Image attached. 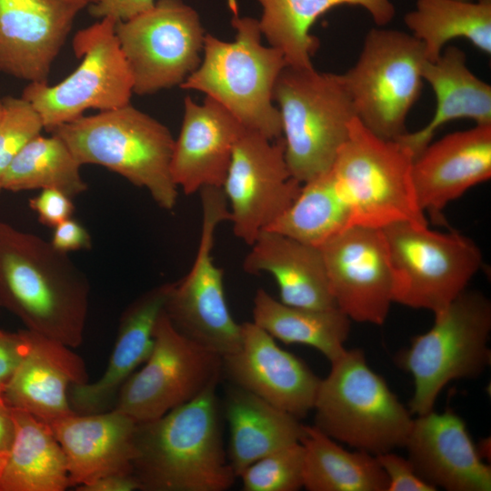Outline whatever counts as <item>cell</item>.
I'll list each match as a JSON object with an SVG mask.
<instances>
[{"label": "cell", "instance_id": "cell-1", "mask_svg": "<svg viewBox=\"0 0 491 491\" xmlns=\"http://www.w3.org/2000/svg\"><path fill=\"white\" fill-rule=\"evenodd\" d=\"M89 284L67 254L0 221V306L25 325L72 348L83 343Z\"/></svg>", "mask_w": 491, "mask_h": 491}, {"label": "cell", "instance_id": "cell-2", "mask_svg": "<svg viewBox=\"0 0 491 491\" xmlns=\"http://www.w3.org/2000/svg\"><path fill=\"white\" fill-rule=\"evenodd\" d=\"M218 383L164 416L137 423L133 474L143 491H225L236 476L224 448Z\"/></svg>", "mask_w": 491, "mask_h": 491}, {"label": "cell", "instance_id": "cell-3", "mask_svg": "<svg viewBox=\"0 0 491 491\" xmlns=\"http://www.w3.org/2000/svg\"><path fill=\"white\" fill-rule=\"evenodd\" d=\"M231 23L235 40L226 42L205 34L201 63L179 86L205 93L246 129L279 139L282 122L273 91L286 65L284 55L263 45L257 19L234 12Z\"/></svg>", "mask_w": 491, "mask_h": 491}, {"label": "cell", "instance_id": "cell-4", "mask_svg": "<svg viewBox=\"0 0 491 491\" xmlns=\"http://www.w3.org/2000/svg\"><path fill=\"white\" fill-rule=\"evenodd\" d=\"M50 133L66 144L81 165L104 166L145 188L161 208L175 207L178 187L170 170L175 139L151 115L128 104L82 115Z\"/></svg>", "mask_w": 491, "mask_h": 491}, {"label": "cell", "instance_id": "cell-5", "mask_svg": "<svg viewBox=\"0 0 491 491\" xmlns=\"http://www.w3.org/2000/svg\"><path fill=\"white\" fill-rule=\"evenodd\" d=\"M320 380L315 426L334 440L374 456L405 446L413 419L364 351L346 349Z\"/></svg>", "mask_w": 491, "mask_h": 491}, {"label": "cell", "instance_id": "cell-6", "mask_svg": "<svg viewBox=\"0 0 491 491\" xmlns=\"http://www.w3.org/2000/svg\"><path fill=\"white\" fill-rule=\"evenodd\" d=\"M273 99L292 176L304 184L330 170L356 117L342 75L286 65Z\"/></svg>", "mask_w": 491, "mask_h": 491}, {"label": "cell", "instance_id": "cell-7", "mask_svg": "<svg viewBox=\"0 0 491 491\" xmlns=\"http://www.w3.org/2000/svg\"><path fill=\"white\" fill-rule=\"evenodd\" d=\"M490 331L491 303L480 292L465 290L435 314L433 326L396 357L414 380L411 414L432 411L449 382L480 376L491 361Z\"/></svg>", "mask_w": 491, "mask_h": 491}, {"label": "cell", "instance_id": "cell-8", "mask_svg": "<svg viewBox=\"0 0 491 491\" xmlns=\"http://www.w3.org/2000/svg\"><path fill=\"white\" fill-rule=\"evenodd\" d=\"M412 153L383 139L355 117L331 170L351 209L352 225L383 228L396 222L428 225L412 183Z\"/></svg>", "mask_w": 491, "mask_h": 491}, {"label": "cell", "instance_id": "cell-9", "mask_svg": "<svg viewBox=\"0 0 491 491\" xmlns=\"http://www.w3.org/2000/svg\"><path fill=\"white\" fill-rule=\"evenodd\" d=\"M424 45L404 31L372 28L356 63L342 75L357 119L376 135L396 140L406 134L418 99L426 61Z\"/></svg>", "mask_w": 491, "mask_h": 491}, {"label": "cell", "instance_id": "cell-10", "mask_svg": "<svg viewBox=\"0 0 491 491\" xmlns=\"http://www.w3.org/2000/svg\"><path fill=\"white\" fill-rule=\"evenodd\" d=\"M393 273V302L434 314L463 293L482 265L470 238L428 225L396 222L381 228Z\"/></svg>", "mask_w": 491, "mask_h": 491}, {"label": "cell", "instance_id": "cell-11", "mask_svg": "<svg viewBox=\"0 0 491 491\" xmlns=\"http://www.w3.org/2000/svg\"><path fill=\"white\" fill-rule=\"evenodd\" d=\"M115 21L110 17L79 30L73 37V50L82 61L63 81L50 85L28 83L22 92L51 132L88 109L99 112L130 104L132 75L117 41Z\"/></svg>", "mask_w": 491, "mask_h": 491}, {"label": "cell", "instance_id": "cell-12", "mask_svg": "<svg viewBox=\"0 0 491 491\" xmlns=\"http://www.w3.org/2000/svg\"><path fill=\"white\" fill-rule=\"evenodd\" d=\"M202 227L196 256L189 272L173 283L165 312L184 336L221 357L236 352L242 326L232 316L224 288V272L212 256L217 226L229 221L228 204L222 187L200 191Z\"/></svg>", "mask_w": 491, "mask_h": 491}, {"label": "cell", "instance_id": "cell-13", "mask_svg": "<svg viewBox=\"0 0 491 491\" xmlns=\"http://www.w3.org/2000/svg\"><path fill=\"white\" fill-rule=\"evenodd\" d=\"M115 33L138 95L180 85L201 63L205 33L196 11L182 0H156L116 22Z\"/></svg>", "mask_w": 491, "mask_h": 491}, {"label": "cell", "instance_id": "cell-14", "mask_svg": "<svg viewBox=\"0 0 491 491\" xmlns=\"http://www.w3.org/2000/svg\"><path fill=\"white\" fill-rule=\"evenodd\" d=\"M153 350L120 388L115 408L136 423L156 419L194 399L222 375V357L180 334L165 310Z\"/></svg>", "mask_w": 491, "mask_h": 491}, {"label": "cell", "instance_id": "cell-15", "mask_svg": "<svg viewBox=\"0 0 491 491\" xmlns=\"http://www.w3.org/2000/svg\"><path fill=\"white\" fill-rule=\"evenodd\" d=\"M301 186L288 169L283 137L270 140L246 129L222 185L235 235L251 246L288 209Z\"/></svg>", "mask_w": 491, "mask_h": 491}, {"label": "cell", "instance_id": "cell-16", "mask_svg": "<svg viewBox=\"0 0 491 491\" xmlns=\"http://www.w3.org/2000/svg\"><path fill=\"white\" fill-rule=\"evenodd\" d=\"M336 306L352 321L383 325L393 273L382 229L353 225L319 246Z\"/></svg>", "mask_w": 491, "mask_h": 491}, {"label": "cell", "instance_id": "cell-17", "mask_svg": "<svg viewBox=\"0 0 491 491\" xmlns=\"http://www.w3.org/2000/svg\"><path fill=\"white\" fill-rule=\"evenodd\" d=\"M83 0H0V73L46 83Z\"/></svg>", "mask_w": 491, "mask_h": 491}, {"label": "cell", "instance_id": "cell-18", "mask_svg": "<svg viewBox=\"0 0 491 491\" xmlns=\"http://www.w3.org/2000/svg\"><path fill=\"white\" fill-rule=\"evenodd\" d=\"M241 326V346L222 357V373L233 385L298 419L306 416L314 407L321 379L255 323Z\"/></svg>", "mask_w": 491, "mask_h": 491}, {"label": "cell", "instance_id": "cell-19", "mask_svg": "<svg viewBox=\"0 0 491 491\" xmlns=\"http://www.w3.org/2000/svg\"><path fill=\"white\" fill-rule=\"evenodd\" d=\"M405 446L417 475L436 489H491L490 467L483 462L464 420L451 410L417 416Z\"/></svg>", "mask_w": 491, "mask_h": 491}, {"label": "cell", "instance_id": "cell-20", "mask_svg": "<svg viewBox=\"0 0 491 491\" xmlns=\"http://www.w3.org/2000/svg\"><path fill=\"white\" fill-rule=\"evenodd\" d=\"M411 175L420 209L441 218L450 202L491 177V124L430 143L413 160Z\"/></svg>", "mask_w": 491, "mask_h": 491}, {"label": "cell", "instance_id": "cell-21", "mask_svg": "<svg viewBox=\"0 0 491 491\" xmlns=\"http://www.w3.org/2000/svg\"><path fill=\"white\" fill-rule=\"evenodd\" d=\"M246 128L223 105L206 96L197 104L184 101V117L175 139L170 170L185 195L205 186L222 187L234 147Z\"/></svg>", "mask_w": 491, "mask_h": 491}, {"label": "cell", "instance_id": "cell-22", "mask_svg": "<svg viewBox=\"0 0 491 491\" xmlns=\"http://www.w3.org/2000/svg\"><path fill=\"white\" fill-rule=\"evenodd\" d=\"M23 332L26 353L4 388L3 398L9 408L50 425L75 413L69 389L88 382L85 364L72 347L27 329Z\"/></svg>", "mask_w": 491, "mask_h": 491}, {"label": "cell", "instance_id": "cell-23", "mask_svg": "<svg viewBox=\"0 0 491 491\" xmlns=\"http://www.w3.org/2000/svg\"><path fill=\"white\" fill-rule=\"evenodd\" d=\"M137 423L114 408L74 413L50 424L66 459L71 486L108 475L133 474Z\"/></svg>", "mask_w": 491, "mask_h": 491}, {"label": "cell", "instance_id": "cell-24", "mask_svg": "<svg viewBox=\"0 0 491 491\" xmlns=\"http://www.w3.org/2000/svg\"><path fill=\"white\" fill-rule=\"evenodd\" d=\"M173 283L153 287L135 298L123 312L113 352L104 374L94 382L73 385L69 402L78 414L107 411L135 368L149 357L155 329Z\"/></svg>", "mask_w": 491, "mask_h": 491}, {"label": "cell", "instance_id": "cell-25", "mask_svg": "<svg viewBox=\"0 0 491 491\" xmlns=\"http://www.w3.org/2000/svg\"><path fill=\"white\" fill-rule=\"evenodd\" d=\"M250 246L243 269L251 275L270 274L282 303L310 309L336 307L318 246L272 230L262 231Z\"/></svg>", "mask_w": 491, "mask_h": 491}, {"label": "cell", "instance_id": "cell-26", "mask_svg": "<svg viewBox=\"0 0 491 491\" xmlns=\"http://www.w3.org/2000/svg\"><path fill=\"white\" fill-rule=\"evenodd\" d=\"M422 76L436 96L434 115L423 128L396 139L414 159L447 122L468 118L476 125L491 124V86L470 71L463 50L456 46L443 49L436 60L425 62Z\"/></svg>", "mask_w": 491, "mask_h": 491}, {"label": "cell", "instance_id": "cell-27", "mask_svg": "<svg viewBox=\"0 0 491 491\" xmlns=\"http://www.w3.org/2000/svg\"><path fill=\"white\" fill-rule=\"evenodd\" d=\"M227 457L236 476L261 457L301 442L305 425L291 414L235 385L226 391Z\"/></svg>", "mask_w": 491, "mask_h": 491}, {"label": "cell", "instance_id": "cell-28", "mask_svg": "<svg viewBox=\"0 0 491 491\" xmlns=\"http://www.w3.org/2000/svg\"><path fill=\"white\" fill-rule=\"evenodd\" d=\"M263 8L259 28L270 46L282 52L287 65L312 67L319 41L310 28L322 15L340 5L365 8L378 25L395 15L390 0H258Z\"/></svg>", "mask_w": 491, "mask_h": 491}, {"label": "cell", "instance_id": "cell-29", "mask_svg": "<svg viewBox=\"0 0 491 491\" xmlns=\"http://www.w3.org/2000/svg\"><path fill=\"white\" fill-rule=\"evenodd\" d=\"M15 434L0 473V491H64L70 486L65 453L49 424L12 409Z\"/></svg>", "mask_w": 491, "mask_h": 491}, {"label": "cell", "instance_id": "cell-30", "mask_svg": "<svg viewBox=\"0 0 491 491\" xmlns=\"http://www.w3.org/2000/svg\"><path fill=\"white\" fill-rule=\"evenodd\" d=\"M253 323L285 344L309 346L330 362L342 355L350 318L339 308L310 309L286 305L258 288L253 298Z\"/></svg>", "mask_w": 491, "mask_h": 491}, {"label": "cell", "instance_id": "cell-31", "mask_svg": "<svg viewBox=\"0 0 491 491\" xmlns=\"http://www.w3.org/2000/svg\"><path fill=\"white\" fill-rule=\"evenodd\" d=\"M303 487L309 491H386L388 479L376 456L349 452L315 426H306Z\"/></svg>", "mask_w": 491, "mask_h": 491}, {"label": "cell", "instance_id": "cell-32", "mask_svg": "<svg viewBox=\"0 0 491 491\" xmlns=\"http://www.w3.org/2000/svg\"><path fill=\"white\" fill-rule=\"evenodd\" d=\"M404 21L424 45L428 61L436 60L445 45L458 37L491 55V0H417Z\"/></svg>", "mask_w": 491, "mask_h": 491}, {"label": "cell", "instance_id": "cell-33", "mask_svg": "<svg viewBox=\"0 0 491 491\" xmlns=\"http://www.w3.org/2000/svg\"><path fill=\"white\" fill-rule=\"evenodd\" d=\"M350 226L351 209L330 169L302 184L288 209L266 230L319 247Z\"/></svg>", "mask_w": 491, "mask_h": 491}, {"label": "cell", "instance_id": "cell-34", "mask_svg": "<svg viewBox=\"0 0 491 491\" xmlns=\"http://www.w3.org/2000/svg\"><path fill=\"white\" fill-rule=\"evenodd\" d=\"M66 144L55 135H40L30 140L6 169L3 191L57 189L71 198L81 195L87 185Z\"/></svg>", "mask_w": 491, "mask_h": 491}, {"label": "cell", "instance_id": "cell-35", "mask_svg": "<svg viewBox=\"0 0 491 491\" xmlns=\"http://www.w3.org/2000/svg\"><path fill=\"white\" fill-rule=\"evenodd\" d=\"M305 449L301 442L274 451L240 474L245 491H296L303 487Z\"/></svg>", "mask_w": 491, "mask_h": 491}, {"label": "cell", "instance_id": "cell-36", "mask_svg": "<svg viewBox=\"0 0 491 491\" xmlns=\"http://www.w3.org/2000/svg\"><path fill=\"white\" fill-rule=\"evenodd\" d=\"M3 99L0 119V195L3 176L23 147L44 129L41 116L22 96L8 95Z\"/></svg>", "mask_w": 491, "mask_h": 491}, {"label": "cell", "instance_id": "cell-37", "mask_svg": "<svg viewBox=\"0 0 491 491\" xmlns=\"http://www.w3.org/2000/svg\"><path fill=\"white\" fill-rule=\"evenodd\" d=\"M376 457L388 479L386 491L436 490L417 475L408 458L400 456L393 451L376 455Z\"/></svg>", "mask_w": 491, "mask_h": 491}, {"label": "cell", "instance_id": "cell-38", "mask_svg": "<svg viewBox=\"0 0 491 491\" xmlns=\"http://www.w3.org/2000/svg\"><path fill=\"white\" fill-rule=\"evenodd\" d=\"M29 205L43 225L53 228L71 218L75 211L72 198L57 189L41 190L30 199Z\"/></svg>", "mask_w": 491, "mask_h": 491}, {"label": "cell", "instance_id": "cell-39", "mask_svg": "<svg viewBox=\"0 0 491 491\" xmlns=\"http://www.w3.org/2000/svg\"><path fill=\"white\" fill-rule=\"evenodd\" d=\"M27 349L23 330L10 333L0 329V391L13 377Z\"/></svg>", "mask_w": 491, "mask_h": 491}, {"label": "cell", "instance_id": "cell-40", "mask_svg": "<svg viewBox=\"0 0 491 491\" xmlns=\"http://www.w3.org/2000/svg\"><path fill=\"white\" fill-rule=\"evenodd\" d=\"M156 0H98L88 5L89 14L98 19L113 18L115 22L130 19L150 8Z\"/></svg>", "mask_w": 491, "mask_h": 491}, {"label": "cell", "instance_id": "cell-41", "mask_svg": "<svg viewBox=\"0 0 491 491\" xmlns=\"http://www.w3.org/2000/svg\"><path fill=\"white\" fill-rule=\"evenodd\" d=\"M52 246L60 252L89 249L92 240L87 230L77 221L68 218L54 227Z\"/></svg>", "mask_w": 491, "mask_h": 491}, {"label": "cell", "instance_id": "cell-42", "mask_svg": "<svg viewBox=\"0 0 491 491\" xmlns=\"http://www.w3.org/2000/svg\"><path fill=\"white\" fill-rule=\"evenodd\" d=\"M75 489L77 491H135L141 490V486L134 474L108 475L79 485Z\"/></svg>", "mask_w": 491, "mask_h": 491}, {"label": "cell", "instance_id": "cell-43", "mask_svg": "<svg viewBox=\"0 0 491 491\" xmlns=\"http://www.w3.org/2000/svg\"><path fill=\"white\" fill-rule=\"evenodd\" d=\"M15 434V425L11 410L5 404L0 391V455L6 456Z\"/></svg>", "mask_w": 491, "mask_h": 491}, {"label": "cell", "instance_id": "cell-44", "mask_svg": "<svg viewBox=\"0 0 491 491\" xmlns=\"http://www.w3.org/2000/svg\"><path fill=\"white\" fill-rule=\"evenodd\" d=\"M5 456L0 455V473L4 465V462H5Z\"/></svg>", "mask_w": 491, "mask_h": 491}, {"label": "cell", "instance_id": "cell-45", "mask_svg": "<svg viewBox=\"0 0 491 491\" xmlns=\"http://www.w3.org/2000/svg\"><path fill=\"white\" fill-rule=\"evenodd\" d=\"M3 110H4L3 99L0 98V119L3 115Z\"/></svg>", "mask_w": 491, "mask_h": 491}, {"label": "cell", "instance_id": "cell-46", "mask_svg": "<svg viewBox=\"0 0 491 491\" xmlns=\"http://www.w3.org/2000/svg\"><path fill=\"white\" fill-rule=\"evenodd\" d=\"M83 1H85V3H87L88 5H92V4L95 3V2H97L98 0H83Z\"/></svg>", "mask_w": 491, "mask_h": 491}]
</instances>
